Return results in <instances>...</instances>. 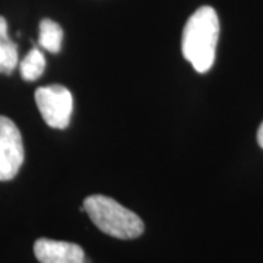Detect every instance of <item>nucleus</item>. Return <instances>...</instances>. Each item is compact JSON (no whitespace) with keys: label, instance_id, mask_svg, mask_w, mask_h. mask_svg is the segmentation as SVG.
I'll return each mask as SVG.
<instances>
[{"label":"nucleus","instance_id":"nucleus-1","mask_svg":"<svg viewBox=\"0 0 263 263\" xmlns=\"http://www.w3.org/2000/svg\"><path fill=\"white\" fill-rule=\"evenodd\" d=\"M218 38L219 19L215 9L199 8L186 22L181 40L183 56L199 73H205L214 65Z\"/></svg>","mask_w":263,"mask_h":263},{"label":"nucleus","instance_id":"nucleus-2","mask_svg":"<svg viewBox=\"0 0 263 263\" xmlns=\"http://www.w3.org/2000/svg\"><path fill=\"white\" fill-rule=\"evenodd\" d=\"M82 209L104 234L120 240H133L145 231L141 218L111 197L92 195L85 199Z\"/></svg>","mask_w":263,"mask_h":263},{"label":"nucleus","instance_id":"nucleus-3","mask_svg":"<svg viewBox=\"0 0 263 263\" xmlns=\"http://www.w3.org/2000/svg\"><path fill=\"white\" fill-rule=\"evenodd\" d=\"M35 103L44 122L53 129H66L70 123L73 98L63 85H48L35 91Z\"/></svg>","mask_w":263,"mask_h":263},{"label":"nucleus","instance_id":"nucleus-4","mask_svg":"<svg viewBox=\"0 0 263 263\" xmlns=\"http://www.w3.org/2000/svg\"><path fill=\"white\" fill-rule=\"evenodd\" d=\"M24 142L18 126L0 116V181H9L24 164Z\"/></svg>","mask_w":263,"mask_h":263},{"label":"nucleus","instance_id":"nucleus-5","mask_svg":"<svg viewBox=\"0 0 263 263\" xmlns=\"http://www.w3.org/2000/svg\"><path fill=\"white\" fill-rule=\"evenodd\" d=\"M34 253L40 263H86L82 247L67 241L40 238L34 245Z\"/></svg>","mask_w":263,"mask_h":263},{"label":"nucleus","instance_id":"nucleus-6","mask_svg":"<svg viewBox=\"0 0 263 263\" xmlns=\"http://www.w3.org/2000/svg\"><path fill=\"white\" fill-rule=\"evenodd\" d=\"M62 41H63L62 27L51 19H43L40 22V37H38L40 46L50 53H59L62 48Z\"/></svg>","mask_w":263,"mask_h":263},{"label":"nucleus","instance_id":"nucleus-7","mask_svg":"<svg viewBox=\"0 0 263 263\" xmlns=\"http://www.w3.org/2000/svg\"><path fill=\"white\" fill-rule=\"evenodd\" d=\"M44 69H46V57L38 48H32L19 63L21 76L24 81H28V82L37 81L38 78L43 75Z\"/></svg>","mask_w":263,"mask_h":263},{"label":"nucleus","instance_id":"nucleus-8","mask_svg":"<svg viewBox=\"0 0 263 263\" xmlns=\"http://www.w3.org/2000/svg\"><path fill=\"white\" fill-rule=\"evenodd\" d=\"M18 66V46L8 38L0 41V73L10 75Z\"/></svg>","mask_w":263,"mask_h":263},{"label":"nucleus","instance_id":"nucleus-9","mask_svg":"<svg viewBox=\"0 0 263 263\" xmlns=\"http://www.w3.org/2000/svg\"><path fill=\"white\" fill-rule=\"evenodd\" d=\"M8 38H9V35H8V22L3 16H0V41L8 40Z\"/></svg>","mask_w":263,"mask_h":263},{"label":"nucleus","instance_id":"nucleus-10","mask_svg":"<svg viewBox=\"0 0 263 263\" xmlns=\"http://www.w3.org/2000/svg\"><path fill=\"white\" fill-rule=\"evenodd\" d=\"M257 143L260 145V148L263 149V123L260 124L259 130H257Z\"/></svg>","mask_w":263,"mask_h":263}]
</instances>
